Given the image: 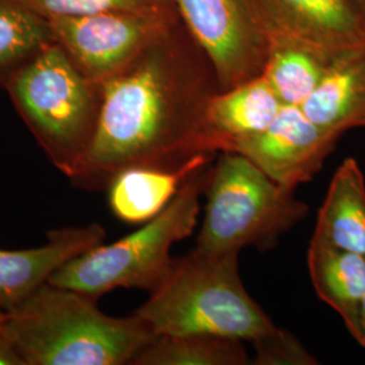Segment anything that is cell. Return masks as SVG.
Instances as JSON below:
<instances>
[{
	"instance_id": "cell-1",
	"label": "cell",
	"mask_w": 365,
	"mask_h": 365,
	"mask_svg": "<svg viewBox=\"0 0 365 365\" xmlns=\"http://www.w3.org/2000/svg\"><path fill=\"white\" fill-rule=\"evenodd\" d=\"M101 87L98 128L69 179L75 188L103 190L128 168L178 170L217 155L205 114L221 87L182 22Z\"/></svg>"
},
{
	"instance_id": "cell-2",
	"label": "cell",
	"mask_w": 365,
	"mask_h": 365,
	"mask_svg": "<svg viewBox=\"0 0 365 365\" xmlns=\"http://www.w3.org/2000/svg\"><path fill=\"white\" fill-rule=\"evenodd\" d=\"M98 298L45 283L6 312L3 333L24 365H123L156 336L141 317H111Z\"/></svg>"
},
{
	"instance_id": "cell-3",
	"label": "cell",
	"mask_w": 365,
	"mask_h": 365,
	"mask_svg": "<svg viewBox=\"0 0 365 365\" xmlns=\"http://www.w3.org/2000/svg\"><path fill=\"white\" fill-rule=\"evenodd\" d=\"M240 253L192 250L176 259L165 280L135 312L155 334L215 336L255 342L277 327L249 295Z\"/></svg>"
},
{
	"instance_id": "cell-4",
	"label": "cell",
	"mask_w": 365,
	"mask_h": 365,
	"mask_svg": "<svg viewBox=\"0 0 365 365\" xmlns=\"http://www.w3.org/2000/svg\"><path fill=\"white\" fill-rule=\"evenodd\" d=\"M1 88L49 161L71 179L98 128L101 83L87 78L52 42Z\"/></svg>"
},
{
	"instance_id": "cell-5",
	"label": "cell",
	"mask_w": 365,
	"mask_h": 365,
	"mask_svg": "<svg viewBox=\"0 0 365 365\" xmlns=\"http://www.w3.org/2000/svg\"><path fill=\"white\" fill-rule=\"evenodd\" d=\"M211 164L190 175L156 218L115 242H103L73 257L51 276L49 283L98 299L117 288L156 289L173 267L172 247L194 233Z\"/></svg>"
},
{
	"instance_id": "cell-6",
	"label": "cell",
	"mask_w": 365,
	"mask_h": 365,
	"mask_svg": "<svg viewBox=\"0 0 365 365\" xmlns=\"http://www.w3.org/2000/svg\"><path fill=\"white\" fill-rule=\"evenodd\" d=\"M294 191L274 182L247 157L220 152L205 187L207 203L195 250L222 255L250 245L271 248L309 214V206Z\"/></svg>"
},
{
	"instance_id": "cell-7",
	"label": "cell",
	"mask_w": 365,
	"mask_h": 365,
	"mask_svg": "<svg viewBox=\"0 0 365 365\" xmlns=\"http://www.w3.org/2000/svg\"><path fill=\"white\" fill-rule=\"evenodd\" d=\"M48 21L53 42L87 78L98 83L117 75L182 22L175 4Z\"/></svg>"
},
{
	"instance_id": "cell-8",
	"label": "cell",
	"mask_w": 365,
	"mask_h": 365,
	"mask_svg": "<svg viewBox=\"0 0 365 365\" xmlns=\"http://www.w3.org/2000/svg\"><path fill=\"white\" fill-rule=\"evenodd\" d=\"M221 90L259 78L271 42L247 0H172Z\"/></svg>"
},
{
	"instance_id": "cell-9",
	"label": "cell",
	"mask_w": 365,
	"mask_h": 365,
	"mask_svg": "<svg viewBox=\"0 0 365 365\" xmlns=\"http://www.w3.org/2000/svg\"><path fill=\"white\" fill-rule=\"evenodd\" d=\"M339 138L315 125L299 106H283L265 130L237 140L225 152L247 157L274 182L295 190L321 170Z\"/></svg>"
},
{
	"instance_id": "cell-10",
	"label": "cell",
	"mask_w": 365,
	"mask_h": 365,
	"mask_svg": "<svg viewBox=\"0 0 365 365\" xmlns=\"http://www.w3.org/2000/svg\"><path fill=\"white\" fill-rule=\"evenodd\" d=\"M247 1L269 39H292L331 58L365 51V22L351 0Z\"/></svg>"
},
{
	"instance_id": "cell-11",
	"label": "cell",
	"mask_w": 365,
	"mask_h": 365,
	"mask_svg": "<svg viewBox=\"0 0 365 365\" xmlns=\"http://www.w3.org/2000/svg\"><path fill=\"white\" fill-rule=\"evenodd\" d=\"M105 240V227L90 223L49 230L46 242L37 248L0 249V309L13 310L66 262Z\"/></svg>"
},
{
	"instance_id": "cell-12",
	"label": "cell",
	"mask_w": 365,
	"mask_h": 365,
	"mask_svg": "<svg viewBox=\"0 0 365 365\" xmlns=\"http://www.w3.org/2000/svg\"><path fill=\"white\" fill-rule=\"evenodd\" d=\"M283 103L262 75L232 88L218 90L206 107V126L214 152L265 130Z\"/></svg>"
},
{
	"instance_id": "cell-13",
	"label": "cell",
	"mask_w": 365,
	"mask_h": 365,
	"mask_svg": "<svg viewBox=\"0 0 365 365\" xmlns=\"http://www.w3.org/2000/svg\"><path fill=\"white\" fill-rule=\"evenodd\" d=\"M300 108L315 125L339 135L365 128V51L334 57Z\"/></svg>"
},
{
	"instance_id": "cell-14",
	"label": "cell",
	"mask_w": 365,
	"mask_h": 365,
	"mask_svg": "<svg viewBox=\"0 0 365 365\" xmlns=\"http://www.w3.org/2000/svg\"><path fill=\"white\" fill-rule=\"evenodd\" d=\"M215 155H199L178 170L134 167L108 182V206L119 221L145 223L156 218L195 170L212 163Z\"/></svg>"
},
{
	"instance_id": "cell-15",
	"label": "cell",
	"mask_w": 365,
	"mask_h": 365,
	"mask_svg": "<svg viewBox=\"0 0 365 365\" xmlns=\"http://www.w3.org/2000/svg\"><path fill=\"white\" fill-rule=\"evenodd\" d=\"M307 267L317 295L341 315L352 331L365 294V256L337 248L313 235Z\"/></svg>"
},
{
	"instance_id": "cell-16",
	"label": "cell",
	"mask_w": 365,
	"mask_h": 365,
	"mask_svg": "<svg viewBox=\"0 0 365 365\" xmlns=\"http://www.w3.org/2000/svg\"><path fill=\"white\" fill-rule=\"evenodd\" d=\"M313 235L365 256V179L354 158H345L336 170Z\"/></svg>"
},
{
	"instance_id": "cell-17",
	"label": "cell",
	"mask_w": 365,
	"mask_h": 365,
	"mask_svg": "<svg viewBox=\"0 0 365 365\" xmlns=\"http://www.w3.org/2000/svg\"><path fill=\"white\" fill-rule=\"evenodd\" d=\"M262 76L284 106H302L315 91L333 58L312 46L271 38Z\"/></svg>"
},
{
	"instance_id": "cell-18",
	"label": "cell",
	"mask_w": 365,
	"mask_h": 365,
	"mask_svg": "<svg viewBox=\"0 0 365 365\" xmlns=\"http://www.w3.org/2000/svg\"><path fill=\"white\" fill-rule=\"evenodd\" d=\"M242 341L215 336L156 334L133 360V365H245Z\"/></svg>"
},
{
	"instance_id": "cell-19",
	"label": "cell",
	"mask_w": 365,
	"mask_h": 365,
	"mask_svg": "<svg viewBox=\"0 0 365 365\" xmlns=\"http://www.w3.org/2000/svg\"><path fill=\"white\" fill-rule=\"evenodd\" d=\"M52 42L45 16L21 0H0V87Z\"/></svg>"
},
{
	"instance_id": "cell-20",
	"label": "cell",
	"mask_w": 365,
	"mask_h": 365,
	"mask_svg": "<svg viewBox=\"0 0 365 365\" xmlns=\"http://www.w3.org/2000/svg\"><path fill=\"white\" fill-rule=\"evenodd\" d=\"M46 19L172 6V0H21Z\"/></svg>"
},
{
	"instance_id": "cell-21",
	"label": "cell",
	"mask_w": 365,
	"mask_h": 365,
	"mask_svg": "<svg viewBox=\"0 0 365 365\" xmlns=\"http://www.w3.org/2000/svg\"><path fill=\"white\" fill-rule=\"evenodd\" d=\"M257 365H314L317 359L306 351L299 339L284 329H276L271 334L252 342Z\"/></svg>"
},
{
	"instance_id": "cell-22",
	"label": "cell",
	"mask_w": 365,
	"mask_h": 365,
	"mask_svg": "<svg viewBox=\"0 0 365 365\" xmlns=\"http://www.w3.org/2000/svg\"><path fill=\"white\" fill-rule=\"evenodd\" d=\"M0 365H24L13 344L3 333V329L0 330Z\"/></svg>"
},
{
	"instance_id": "cell-23",
	"label": "cell",
	"mask_w": 365,
	"mask_h": 365,
	"mask_svg": "<svg viewBox=\"0 0 365 365\" xmlns=\"http://www.w3.org/2000/svg\"><path fill=\"white\" fill-rule=\"evenodd\" d=\"M349 333L352 334L353 339H356L365 349V321L360 319L359 324Z\"/></svg>"
},
{
	"instance_id": "cell-24",
	"label": "cell",
	"mask_w": 365,
	"mask_h": 365,
	"mask_svg": "<svg viewBox=\"0 0 365 365\" xmlns=\"http://www.w3.org/2000/svg\"><path fill=\"white\" fill-rule=\"evenodd\" d=\"M353 7L356 9V11L361 16V19L365 22V0H351Z\"/></svg>"
},
{
	"instance_id": "cell-25",
	"label": "cell",
	"mask_w": 365,
	"mask_h": 365,
	"mask_svg": "<svg viewBox=\"0 0 365 365\" xmlns=\"http://www.w3.org/2000/svg\"><path fill=\"white\" fill-rule=\"evenodd\" d=\"M360 319L365 321V294L364 298L361 300V304H360Z\"/></svg>"
},
{
	"instance_id": "cell-26",
	"label": "cell",
	"mask_w": 365,
	"mask_h": 365,
	"mask_svg": "<svg viewBox=\"0 0 365 365\" xmlns=\"http://www.w3.org/2000/svg\"><path fill=\"white\" fill-rule=\"evenodd\" d=\"M6 312L4 310H1L0 309V330L3 329V325H4V321H6Z\"/></svg>"
}]
</instances>
